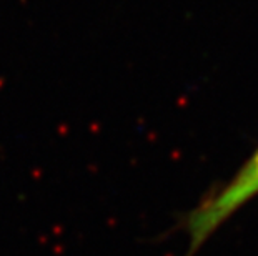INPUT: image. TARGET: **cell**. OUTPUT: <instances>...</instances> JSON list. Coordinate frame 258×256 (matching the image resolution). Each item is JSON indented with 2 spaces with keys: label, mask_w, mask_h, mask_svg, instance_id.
Returning <instances> with one entry per match:
<instances>
[{
  "label": "cell",
  "mask_w": 258,
  "mask_h": 256,
  "mask_svg": "<svg viewBox=\"0 0 258 256\" xmlns=\"http://www.w3.org/2000/svg\"><path fill=\"white\" fill-rule=\"evenodd\" d=\"M258 195V148L240 168L227 187L197 206L188 216L186 230L190 236V253L210 238L230 216Z\"/></svg>",
  "instance_id": "obj_1"
}]
</instances>
